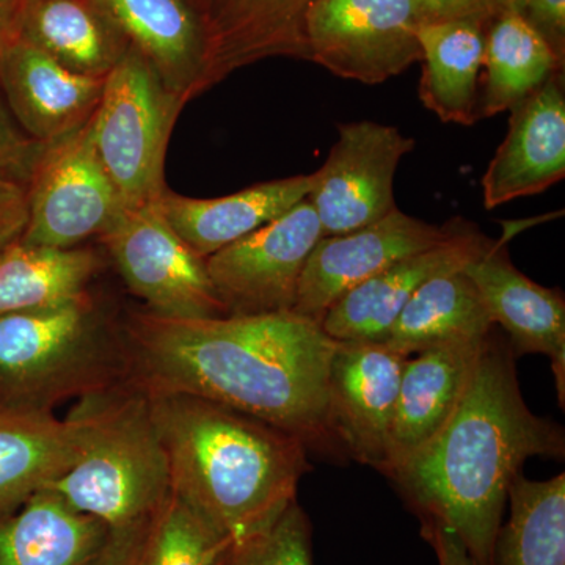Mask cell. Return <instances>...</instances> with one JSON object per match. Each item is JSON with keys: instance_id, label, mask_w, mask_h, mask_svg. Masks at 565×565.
<instances>
[{"instance_id": "6da1fadb", "label": "cell", "mask_w": 565, "mask_h": 565, "mask_svg": "<svg viewBox=\"0 0 565 565\" xmlns=\"http://www.w3.org/2000/svg\"><path fill=\"white\" fill-rule=\"evenodd\" d=\"M131 382L226 405L300 438L332 446L327 375L338 341L296 313L170 319L148 310L125 318Z\"/></svg>"}, {"instance_id": "7a4b0ae2", "label": "cell", "mask_w": 565, "mask_h": 565, "mask_svg": "<svg viewBox=\"0 0 565 565\" xmlns=\"http://www.w3.org/2000/svg\"><path fill=\"white\" fill-rule=\"evenodd\" d=\"M561 426L527 408L514 353L487 338L455 416L388 475L424 520L455 531L478 565H493L512 479L530 457H564Z\"/></svg>"}, {"instance_id": "3957f363", "label": "cell", "mask_w": 565, "mask_h": 565, "mask_svg": "<svg viewBox=\"0 0 565 565\" xmlns=\"http://www.w3.org/2000/svg\"><path fill=\"white\" fill-rule=\"evenodd\" d=\"M148 399L172 492L230 544L269 530L296 503L310 470L300 438L203 397L152 393Z\"/></svg>"}, {"instance_id": "277c9868", "label": "cell", "mask_w": 565, "mask_h": 565, "mask_svg": "<svg viewBox=\"0 0 565 565\" xmlns=\"http://www.w3.org/2000/svg\"><path fill=\"white\" fill-rule=\"evenodd\" d=\"M129 382L125 319L107 313L92 291L0 316V407L54 412Z\"/></svg>"}, {"instance_id": "5b68a950", "label": "cell", "mask_w": 565, "mask_h": 565, "mask_svg": "<svg viewBox=\"0 0 565 565\" xmlns=\"http://www.w3.org/2000/svg\"><path fill=\"white\" fill-rule=\"evenodd\" d=\"M90 429L73 467L44 489L110 530L147 522L172 493L170 468L148 394L118 386L87 397Z\"/></svg>"}, {"instance_id": "8992f818", "label": "cell", "mask_w": 565, "mask_h": 565, "mask_svg": "<svg viewBox=\"0 0 565 565\" xmlns=\"http://www.w3.org/2000/svg\"><path fill=\"white\" fill-rule=\"evenodd\" d=\"M184 106L134 47L104 79L93 143L125 210L158 203L167 191V148Z\"/></svg>"}, {"instance_id": "52a82bcc", "label": "cell", "mask_w": 565, "mask_h": 565, "mask_svg": "<svg viewBox=\"0 0 565 565\" xmlns=\"http://www.w3.org/2000/svg\"><path fill=\"white\" fill-rule=\"evenodd\" d=\"M414 0H315L303 18L305 61L341 79L384 84L422 62Z\"/></svg>"}, {"instance_id": "ba28073f", "label": "cell", "mask_w": 565, "mask_h": 565, "mask_svg": "<svg viewBox=\"0 0 565 565\" xmlns=\"http://www.w3.org/2000/svg\"><path fill=\"white\" fill-rule=\"evenodd\" d=\"M122 211L93 143L90 118L41 152L28 182V226L21 243L79 247L106 233Z\"/></svg>"}, {"instance_id": "9c48e42d", "label": "cell", "mask_w": 565, "mask_h": 565, "mask_svg": "<svg viewBox=\"0 0 565 565\" xmlns=\"http://www.w3.org/2000/svg\"><path fill=\"white\" fill-rule=\"evenodd\" d=\"M126 288L152 315L170 319L226 316L206 270L166 221L158 203L125 210L99 236Z\"/></svg>"}, {"instance_id": "30bf717a", "label": "cell", "mask_w": 565, "mask_h": 565, "mask_svg": "<svg viewBox=\"0 0 565 565\" xmlns=\"http://www.w3.org/2000/svg\"><path fill=\"white\" fill-rule=\"evenodd\" d=\"M322 237L313 204L305 199L207 256V275L226 316L292 313L305 264Z\"/></svg>"}, {"instance_id": "8fae6325", "label": "cell", "mask_w": 565, "mask_h": 565, "mask_svg": "<svg viewBox=\"0 0 565 565\" xmlns=\"http://www.w3.org/2000/svg\"><path fill=\"white\" fill-rule=\"evenodd\" d=\"M415 140L396 126L377 121L341 122L329 158L315 172L308 202L323 237L355 232L396 210L394 178Z\"/></svg>"}, {"instance_id": "7c38bea8", "label": "cell", "mask_w": 565, "mask_h": 565, "mask_svg": "<svg viewBox=\"0 0 565 565\" xmlns=\"http://www.w3.org/2000/svg\"><path fill=\"white\" fill-rule=\"evenodd\" d=\"M408 356L385 343L338 341L327 375V427L353 460L384 471Z\"/></svg>"}, {"instance_id": "4fadbf2b", "label": "cell", "mask_w": 565, "mask_h": 565, "mask_svg": "<svg viewBox=\"0 0 565 565\" xmlns=\"http://www.w3.org/2000/svg\"><path fill=\"white\" fill-rule=\"evenodd\" d=\"M456 225L437 226L399 207L355 232L322 237L308 256L292 313L321 322L344 294L405 256L444 243Z\"/></svg>"}, {"instance_id": "5bb4252c", "label": "cell", "mask_w": 565, "mask_h": 565, "mask_svg": "<svg viewBox=\"0 0 565 565\" xmlns=\"http://www.w3.org/2000/svg\"><path fill=\"white\" fill-rule=\"evenodd\" d=\"M492 241L471 225H456L455 233L427 250L405 256L344 294L321 321L334 341L385 343L394 322L423 282L445 270L463 269Z\"/></svg>"}, {"instance_id": "9a60e30c", "label": "cell", "mask_w": 565, "mask_h": 565, "mask_svg": "<svg viewBox=\"0 0 565 565\" xmlns=\"http://www.w3.org/2000/svg\"><path fill=\"white\" fill-rule=\"evenodd\" d=\"M509 111L508 136L481 181L487 210L537 195L565 177L564 71Z\"/></svg>"}, {"instance_id": "2e32d148", "label": "cell", "mask_w": 565, "mask_h": 565, "mask_svg": "<svg viewBox=\"0 0 565 565\" xmlns=\"http://www.w3.org/2000/svg\"><path fill=\"white\" fill-rule=\"evenodd\" d=\"M103 88L104 79L73 73L20 39L0 47V93L32 140L51 143L84 126Z\"/></svg>"}, {"instance_id": "e0dca14e", "label": "cell", "mask_w": 565, "mask_h": 565, "mask_svg": "<svg viewBox=\"0 0 565 565\" xmlns=\"http://www.w3.org/2000/svg\"><path fill=\"white\" fill-rule=\"evenodd\" d=\"M484 300L493 323H500L519 353L552 360L561 407L565 403V300L563 292L527 278L511 263L504 243H490L463 267Z\"/></svg>"}, {"instance_id": "ac0fdd59", "label": "cell", "mask_w": 565, "mask_h": 565, "mask_svg": "<svg viewBox=\"0 0 565 565\" xmlns=\"http://www.w3.org/2000/svg\"><path fill=\"white\" fill-rule=\"evenodd\" d=\"M486 340L440 345L407 360L382 473L422 451L445 429L467 394Z\"/></svg>"}, {"instance_id": "d6986e66", "label": "cell", "mask_w": 565, "mask_h": 565, "mask_svg": "<svg viewBox=\"0 0 565 565\" xmlns=\"http://www.w3.org/2000/svg\"><path fill=\"white\" fill-rule=\"evenodd\" d=\"M90 422L87 399L66 418L54 412L0 407V516L17 511L73 467Z\"/></svg>"}, {"instance_id": "ffe728a7", "label": "cell", "mask_w": 565, "mask_h": 565, "mask_svg": "<svg viewBox=\"0 0 565 565\" xmlns=\"http://www.w3.org/2000/svg\"><path fill=\"white\" fill-rule=\"evenodd\" d=\"M185 104L204 90L207 33L196 0H95Z\"/></svg>"}, {"instance_id": "44dd1931", "label": "cell", "mask_w": 565, "mask_h": 565, "mask_svg": "<svg viewBox=\"0 0 565 565\" xmlns=\"http://www.w3.org/2000/svg\"><path fill=\"white\" fill-rule=\"evenodd\" d=\"M315 0H196L207 33L204 90L270 57L305 61L302 25Z\"/></svg>"}, {"instance_id": "7402d4cb", "label": "cell", "mask_w": 565, "mask_h": 565, "mask_svg": "<svg viewBox=\"0 0 565 565\" xmlns=\"http://www.w3.org/2000/svg\"><path fill=\"white\" fill-rule=\"evenodd\" d=\"M315 173L259 182L218 199H192L167 189L159 200L166 221L196 255L207 258L281 217L310 195Z\"/></svg>"}, {"instance_id": "603a6c76", "label": "cell", "mask_w": 565, "mask_h": 565, "mask_svg": "<svg viewBox=\"0 0 565 565\" xmlns=\"http://www.w3.org/2000/svg\"><path fill=\"white\" fill-rule=\"evenodd\" d=\"M111 530L51 489L0 516V565H93Z\"/></svg>"}, {"instance_id": "cb8c5ba5", "label": "cell", "mask_w": 565, "mask_h": 565, "mask_svg": "<svg viewBox=\"0 0 565 565\" xmlns=\"http://www.w3.org/2000/svg\"><path fill=\"white\" fill-rule=\"evenodd\" d=\"M17 39L66 70L98 79L131 47L95 0H24Z\"/></svg>"}, {"instance_id": "d4e9b609", "label": "cell", "mask_w": 565, "mask_h": 565, "mask_svg": "<svg viewBox=\"0 0 565 565\" xmlns=\"http://www.w3.org/2000/svg\"><path fill=\"white\" fill-rule=\"evenodd\" d=\"M489 24L468 18L419 25V99L444 122L473 126L481 120L478 81Z\"/></svg>"}, {"instance_id": "484cf974", "label": "cell", "mask_w": 565, "mask_h": 565, "mask_svg": "<svg viewBox=\"0 0 565 565\" xmlns=\"http://www.w3.org/2000/svg\"><path fill=\"white\" fill-rule=\"evenodd\" d=\"M493 326L481 294L465 270H445L419 286L385 344L411 356L440 345L486 340Z\"/></svg>"}, {"instance_id": "4316f807", "label": "cell", "mask_w": 565, "mask_h": 565, "mask_svg": "<svg viewBox=\"0 0 565 565\" xmlns=\"http://www.w3.org/2000/svg\"><path fill=\"white\" fill-rule=\"evenodd\" d=\"M103 259L84 247L17 243L0 255V316L36 310L90 291Z\"/></svg>"}, {"instance_id": "83f0119b", "label": "cell", "mask_w": 565, "mask_h": 565, "mask_svg": "<svg viewBox=\"0 0 565 565\" xmlns=\"http://www.w3.org/2000/svg\"><path fill=\"white\" fill-rule=\"evenodd\" d=\"M482 68L479 118H490L522 103L564 65L519 11L504 10L487 28Z\"/></svg>"}, {"instance_id": "f1b7e54d", "label": "cell", "mask_w": 565, "mask_h": 565, "mask_svg": "<svg viewBox=\"0 0 565 565\" xmlns=\"http://www.w3.org/2000/svg\"><path fill=\"white\" fill-rule=\"evenodd\" d=\"M508 501L511 514L498 531L493 565H565V475L530 481L519 473Z\"/></svg>"}, {"instance_id": "f546056e", "label": "cell", "mask_w": 565, "mask_h": 565, "mask_svg": "<svg viewBox=\"0 0 565 565\" xmlns=\"http://www.w3.org/2000/svg\"><path fill=\"white\" fill-rule=\"evenodd\" d=\"M232 546L172 492L152 515L137 565H225Z\"/></svg>"}, {"instance_id": "4dcf8cb0", "label": "cell", "mask_w": 565, "mask_h": 565, "mask_svg": "<svg viewBox=\"0 0 565 565\" xmlns=\"http://www.w3.org/2000/svg\"><path fill=\"white\" fill-rule=\"evenodd\" d=\"M225 565H313L310 520L292 503L269 530L232 546Z\"/></svg>"}, {"instance_id": "1f68e13d", "label": "cell", "mask_w": 565, "mask_h": 565, "mask_svg": "<svg viewBox=\"0 0 565 565\" xmlns=\"http://www.w3.org/2000/svg\"><path fill=\"white\" fill-rule=\"evenodd\" d=\"M44 147L22 131L0 93V172L29 181Z\"/></svg>"}, {"instance_id": "d6a6232c", "label": "cell", "mask_w": 565, "mask_h": 565, "mask_svg": "<svg viewBox=\"0 0 565 565\" xmlns=\"http://www.w3.org/2000/svg\"><path fill=\"white\" fill-rule=\"evenodd\" d=\"M28 182L0 172V255L20 243L28 226Z\"/></svg>"}, {"instance_id": "836d02e7", "label": "cell", "mask_w": 565, "mask_h": 565, "mask_svg": "<svg viewBox=\"0 0 565 565\" xmlns=\"http://www.w3.org/2000/svg\"><path fill=\"white\" fill-rule=\"evenodd\" d=\"M555 52L557 61L565 63V0H525L519 11Z\"/></svg>"}, {"instance_id": "e575fe53", "label": "cell", "mask_w": 565, "mask_h": 565, "mask_svg": "<svg viewBox=\"0 0 565 565\" xmlns=\"http://www.w3.org/2000/svg\"><path fill=\"white\" fill-rule=\"evenodd\" d=\"M422 24L455 20L490 22L497 17L492 0H414Z\"/></svg>"}, {"instance_id": "d590c367", "label": "cell", "mask_w": 565, "mask_h": 565, "mask_svg": "<svg viewBox=\"0 0 565 565\" xmlns=\"http://www.w3.org/2000/svg\"><path fill=\"white\" fill-rule=\"evenodd\" d=\"M151 519L139 525L111 530L107 545L93 565H137Z\"/></svg>"}, {"instance_id": "8d00e7d4", "label": "cell", "mask_w": 565, "mask_h": 565, "mask_svg": "<svg viewBox=\"0 0 565 565\" xmlns=\"http://www.w3.org/2000/svg\"><path fill=\"white\" fill-rule=\"evenodd\" d=\"M423 535L433 545L440 565H478L455 531L441 523L424 520Z\"/></svg>"}, {"instance_id": "74e56055", "label": "cell", "mask_w": 565, "mask_h": 565, "mask_svg": "<svg viewBox=\"0 0 565 565\" xmlns=\"http://www.w3.org/2000/svg\"><path fill=\"white\" fill-rule=\"evenodd\" d=\"M22 3L24 0H0V47L17 39Z\"/></svg>"}, {"instance_id": "f35d334b", "label": "cell", "mask_w": 565, "mask_h": 565, "mask_svg": "<svg viewBox=\"0 0 565 565\" xmlns=\"http://www.w3.org/2000/svg\"><path fill=\"white\" fill-rule=\"evenodd\" d=\"M494 9H497L498 13L504 10H514L520 11L522 9L525 0H492Z\"/></svg>"}]
</instances>
